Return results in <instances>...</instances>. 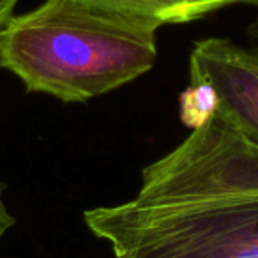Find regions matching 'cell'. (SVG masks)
I'll return each mask as SVG.
<instances>
[{"label": "cell", "instance_id": "obj_1", "mask_svg": "<svg viewBox=\"0 0 258 258\" xmlns=\"http://www.w3.org/2000/svg\"><path fill=\"white\" fill-rule=\"evenodd\" d=\"M85 225L117 258H258V144L219 104L142 172L137 197Z\"/></svg>", "mask_w": 258, "mask_h": 258}, {"label": "cell", "instance_id": "obj_2", "mask_svg": "<svg viewBox=\"0 0 258 258\" xmlns=\"http://www.w3.org/2000/svg\"><path fill=\"white\" fill-rule=\"evenodd\" d=\"M159 25L46 0L0 32V68L30 92L82 103L140 78L158 58Z\"/></svg>", "mask_w": 258, "mask_h": 258}, {"label": "cell", "instance_id": "obj_3", "mask_svg": "<svg viewBox=\"0 0 258 258\" xmlns=\"http://www.w3.org/2000/svg\"><path fill=\"white\" fill-rule=\"evenodd\" d=\"M191 83L216 90L221 106L258 144V48L209 37L195 44L189 57Z\"/></svg>", "mask_w": 258, "mask_h": 258}, {"label": "cell", "instance_id": "obj_4", "mask_svg": "<svg viewBox=\"0 0 258 258\" xmlns=\"http://www.w3.org/2000/svg\"><path fill=\"white\" fill-rule=\"evenodd\" d=\"M101 13L140 20L154 25L187 23L211 15V9L200 0H76Z\"/></svg>", "mask_w": 258, "mask_h": 258}, {"label": "cell", "instance_id": "obj_5", "mask_svg": "<svg viewBox=\"0 0 258 258\" xmlns=\"http://www.w3.org/2000/svg\"><path fill=\"white\" fill-rule=\"evenodd\" d=\"M180 120L191 127V131L204 125L219 108V97L214 89L202 83H191L180 94Z\"/></svg>", "mask_w": 258, "mask_h": 258}, {"label": "cell", "instance_id": "obj_6", "mask_svg": "<svg viewBox=\"0 0 258 258\" xmlns=\"http://www.w3.org/2000/svg\"><path fill=\"white\" fill-rule=\"evenodd\" d=\"M13 225H15V218L9 214L8 207L4 204V184L0 182V240Z\"/></svg>", "mask_w": 258, "mask_h": 258}, {"label": "cell", "instance_id": "obj_7", "mask_svg": "<svg viewBox=\"0 0 258 258\" xmlns=\"http://www.w3.org/2000/svg\"><path fill=\"white\" fill-rule=\"evenodd\" d=\"M200 2H204L212 13L221 8H226V6H233V4H249V6H256L258 8V0H200Z\"/></svg>", "mask_w": 258, "mask_h": 258}, {"label": "cell", "instance_id": "obj_8", "mask_svg": "<svg viewBox=\"0 0 258 258\" xmlns=\"http://www.w3.org/2000/svg\"><path fill=\"white\" fill-rule=\"evenodd\" d=\"M18 0H0V32L4 30L8 22L13 18V11Z\"/></svg>", "mask_w": 258, "mask_h": 258}, {"label": "cell", "instance_id": "obj_9", "mask_svg": "<svg viewBox=\"0 0 258 258\" xmlns=\"http://www.w3.org/2000/svg\"><path fill=\"white\" fill-rule=\"evenodd\" d=\"M247 39H249V46L258 48V16L251 22L249 29H247Z\"/></svg>", "mask_w": 258, "mask_h": 258}]
</instances>
